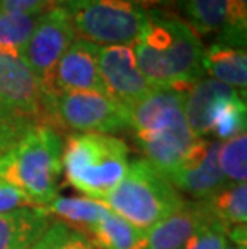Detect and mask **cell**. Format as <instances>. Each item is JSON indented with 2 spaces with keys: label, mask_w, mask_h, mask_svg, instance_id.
<instances>
[{
  "label": "cell",
  "mask_w": 247,
  "mask_h": 249,
  "mask_svg": "<svg viewBox=\"0 0 247 249\" xmlns=\"http://www.w3.org/2000/svg\"><path fill=\"white\" fill-rule=\"evenodd\" d=\"M132 49L152 89L188 92L206 74L201 37L185 19L164 10H148L146 26Z\"/></svg>",
  "instance_id": "cell-1"
},
{
  "label": "cell",
  "mask_w": 247,
  "mask_h": 249,
  "mask_svg": "<svg viewBox=\"0 0 247 249\" xmlns=\"http://www.w3.org/2000/svg\"><path fill=\"white\" fill-rule=\"evenodd\" d=\"M185 93L156 89L130 107L132 137L146 160L169 178L190 155L198 137L185 118Z\"/></svg>",
  "instance_id": "cell-2"
},
{
  "label": "cell",
  "mask_w": 247,
  "mask_h": 249,
  "mask_svg": "<svg viewBox=\"0 0 247 249\" xmlns=\"http://www.w3.org/2000/svg\"><path fill=\"white\" fill-rule=\"evenodd\" d=\"M63 140L53 127L35 124L0 156V180L24 193L37 208L58 196Z\"/></svg>",
  "instance_id": "cell-3"
},
{
  "label": "cell",
  "mask_w": 247,
  "mask_h": 249,
  "mask_svg": "<svg viewBox=\"0 0 247 249\" xmlns=\"http://www.w3.org/2000/svg\"><path fill=\"white\" fill-rule=\"evenodd\" d=\"M129 146L108 134H69L63 143L66 180L90 199L104 201L129 169Z\"/></svg>",
  "instance_id": "cell-4"
},
{
  "label": "cell",
  "mask_w": 247,
  "mask_h": 249,
  "mask_svg": "<svg viewBox=\"0 0 247 249\" xmlns=\"http://www.w3.org/2000/svg\"><path fill=\"white\" fill-rule=\"evenodd\" d=\"M111 213L140 230H149L185 203L165 176L140 158L129 164L115 190L101 201Z\"/></svg>",
  "instance_id": "cell-5"
},
{
  "label": "cell",
  "mask_w": 247,
  "mask_h": 249,
  "mask_svg": "<svg viewBox=\"0 0 247 249\" xmlns=\"http://www.w3.org/2000/svg\"><path fill=\"white\" fill-rule=\"evenodd\" d=\"M61 7L77 39L98 47L133 45L148 21V10L132 0H66Z\"/></svg>",
  "instance_id": "cell-6"
},
{
  "label": "cell",
  "mask_w": 247,
  "mask_h": 249,
  "mask_svg": "<svg viewBox=\"0 0 247 249\" xmlns=\"http://www.w3.org/2000/svg\"><path fill=\"white\" fill-rule=\"evenodd\" d=\"M44 125L69 134L111 135L129 130V109L101 92H45Z\"/></svg>",
  "instance_id": "cell-7"
},
{
  "label": "cell",
  "mask_w": 247,
  "mask_h": 249,
  "mask_svg": "<svg viewBox=\"0 0 247 249\" xmlns=\"http://www.w3.org/2000/svg\"><path fill=\"white\" fill-rule=\"evenodd\" d=\"M74 40L76 34L71 19L66 10L58 5L40 15L21 53V60L44 82Z\"/></svg>",
  "instance_id": "cell-8"
},
{
  "label": "cell",
  "mask_w": 247,
  "mask_h": 249,
  "mask_svg": "<svg viewBox=\"0 0 247 249\" xmlns=\"http://www.w3.org/2000/svg\"><path fill=\"white\" fill-rule=\"evenodd\" d=\"M99 47L76 39L44 81L47 93L101 92L106 93L98 71Z\"/></svg>",
  "instance_id": "cell-9"
},
{
  "label": "cell",
  "mask_w": 247,
  "mask_h": 249,
  "mask_svg": "<svg viewBox=\"0 0 247 249\" xmlns=\"http://www.w3.org/2000/svg\"><path fill=\"white\" fill-rule=\"evenodd\" d=\"M0 100L21 118L44 124V82L21 58L0 55Z\"/></svg>",
  "instance_id": "cell-10"
},
{
  "label": "cell",
  "mask_w": 247,
  "mask_h": 249,
  "mask_svg": "<svg viewBox=\"0 0 247 249\" xmlns=\"http://www.w3.org/2000/svg\"><path fill=\"white\" fill-rule=\"evenodd\" d=\"M218 142L198 139L181 166L169 177L170 183L196 201L207 199L228 187L230 182L218 164Z\"/></svg>",
  "instance_id": "cell-11"
},
{
  "label": "cell",
  "mask_w": 247,
  "mask_h": 249,
  "mask_svg": "<svg viewBox=\"0 0 247 249\" xmlns=\"http://www.w3.org/2000/svg\"><path fill=\"white\" fill-rule=\"evenodd\" d=\"M98 71L106 93L125 107L138 102L152 90L136 66L132 45L99 47Z\"/></svg>",
  "instance_id": "cell-12"
},
{
  "label": "cell",
  "mask_w": 247,
  "mask_h": 249,
  "mask_svg": "<svg viewBox=\"0 0 247 249\" xmlns=\"http://www.w3.org/2000/svg\"><path fill=\"white\" fill-rule=\"evenodd\" d=\"M217 224L206 201H185L177 211L145 231V249H181L194 231Z\"/></svg>",
  "instance_id": "cell-13"
},
{
  "label": "cell",
  "mask_w": 247,
  "mask_h": 249,
  "mask_svg": "<svg viewBox=\"0 0 247 249\" xmlns=\"http://www.w3.org/2000/svg\"><path fill=\"white\" fill-rule=\"evenodd\" d=\"M50 227L44 208H21L0 214V249H33Z\"/></svg>",
  "instance_id": "cell-14"
},
{
  "label": "cell",
  "mask_w": 247,
  "mask_h": 249,
  "mask_svg": "<svg viewBox=\"0 0 247 249\" xmlns=\"http://www.w3.org/2000/svg\"><path fill=\"white\" fill-rule=\"evenodd\" d=\"M236 89L228 87L215 79H201L185 93V118L198 139L210 135V123L220 100L228 97Z\"/></svg>",
  "instance_id": "cell-15"
},
{
  "label": "cell",
  "mask_w": 247,
  "mask_h": 249,
  "mask_svg": "<svg viewBox=\"0 0 247 249\" xmlns=\"http://www.w3.org/2000/svg\"><path fill=\"white\" fill-rule=\"evenodd\" d=\"M204 72H207L210 79H215L225 86L246 92V50L222 44V42H215L207 50H204Z\"/></svg>",
  "instance_id": "cell-16"
},
{
  "label": "cell",
  "mask_w": 247,
  "mask_h": 249,
  "mask_svg": "<svg viewBox=\"0 0 247 249\" xmlns=\"http://www.w3.org/2000/svg\"><path fill=\"white\" fill-rule=\"evenodd\" d=\"M44 209L50 217H56V222H61L69 229L83 233L85 236H88L90 230L109 211L97 199L67 198V196H56Z\"/></svg>",
  "instance_id": "cell-17"
},
{
  "label": "cell",
  "mask_w": 247,
  "mask_h": 249,
  "mask_svg": "<svg viewBox=\"0 0 247 249\" xmlns=\"http://www.w3.org/2000/svg\"><path fill=\"white\" fill-rule=\"evenodd\" d=\"M99 249H145V231L108 211L88 233Z\"/></svg>",
  "instance_id": "cell-18"
},
{
  "label": "cell",
  "mask_w": 247,
  "mask_h": 249,
  "mask_svg": "<svg viewBox=\"0 0 247 249\" xmlns=\"http://www.w3.org/2000/svg\"><path fill=\"white\" fill-rule=\"evenodd\" d=\"M210 215L225 230L234 225H244L247 222V185L230 183L218 193L204 199Z\"/></svg>",
  "instance_id": "cell-19"
},
{
  "label": "cell",
  "mask_w": 247,
  "mask_h": 249,
  "mask_svg": "<svg viewBox=\"0 0 247 249\" xmlns=\"http://www.w3.org/2000/svg\"><path fill=\"white\" fill-rule=\"evenodd\" d=\"M186 23L199 34H220L228 23L230 0H178Z\"/></svg>",
  "instance_id": "cell-20"
},
{
  "label": "cell",
  "mask_w": 247,
  "mask_h": 249,
  "mask_svg": "<svg viewBox=\"0 0 247 249\" xmlns=\"http://www.w3.org/2000/svg\"><path fill=\"white\" fill-rule=\"evenodd\" d=\"M246 92L234 90L220 100L210 123V135L220 140H230L246 132Z\"/></svg>",
  "instance_id": "cell-21"
},
{
  "label": "cell",
  "mask_w": 247,
  "mask_h": 249,
  "mask_svg": "<svg viewBox=\"0 0 247 249\" xmlns=\"http://www.w3.org/2000/svg\"><path fill=\"white\" fill-rule=\"evenodd\" d=\"M40 15L0 12V55L21 58Z\"/></svg>",
  "instance_id": "cell-22"
},
{
  "label": "cell",
  "mask_w": 247,
  "mask_h": 249,
  "mask_svg": "<svg viewBox=\"0 0 247 249\" xmlns=\"http://www.w3.org/2000/svg\"><path fill=\"white\" fill-rule=\"evenodd\" d=\"M218 164L230 183H246L247 177V135L239 134L220 143Z\"/></svg>",
  "instance_id": "cell-23"
},
{
  "label": "cell",
  "mask_w": 247,
  "mask_h": 249,
  "mask_svg": "<svg viewBox=\"0 0 247 249\" xmlns=\"http://www.w3.org/2000/svg\"><path fill=\"white\" fill-rule=\"evenodd\" d=\"M33 249H99L90 238L81 231L66 227L61 222H53L35 243Z\"/></svg>",
  "instance_id": "cell-24"
},
{
  "label": "cell",
  "mask_w": 247,
  "mask_h": 249,
  "mask_svg": "<svg viewBox=\"0 0 247 249\" xmlns=\"http://www.w3.org/2000/svg\"><path fill=\"white\" fill-rule=\"evenodd\" d=\"M227 230L218 224H209L194 231L181 249H225L228 246Z\"/></svg>",
  "instance_id": "cell-25"
},
{
  "label": "cell",
  "mask_w": 247,
  "mask_h": 249,
  "mask_svg": "<svg viewBox=\"0 0 247 249\" xmlns=\"http://www.w3.org/2000/svg\"><path fill=\"white\" fill-rule=\"evenodd\" d=\"M61 3L63 0H0V12L42 15Z\"/></svg>",
  "instance_id": "cell-26"
},
{
  "label": "cell",
  "mask_w": 247,
  "mask_h": 249,
  "mask_svg": "<svg viewBox=\"0 0 247 249\" xmlns=\"http://www.w3.org/2000/svg\"><path fill=\"white\" fill-rule=\"evenodd\" d=\"M33 125L35 124L26 119H0V156L5 155Z\"/></svg>",
  "instance_id": "cell-27"
},
{
  "label": "cell",
  "mask_w": 247,
  "mask_h": 249,
  "mask_svg": "<svg viewBox=\"0 0 247 249\" xmlns=\"http://www.w3.org/2000/svg\"><path fill=\"white\" fill-rule=\"evenodd\" d=\"M21 208H37V206L24 193H21L18 188L0 180V214Z\"/></svg>",
  "instance_id": "cell-28"
},
{
  "label": "cell",
  "mask_w": 247,
  "mask_h": 249,
  "mask_svg": "<svg viewBox=\"0 0 247 249\" xmlns=\"http://www.w3.org/2000/svg\"><path fill=\"white\" fill-rule=\"evenodd\" d=\"M227 235H228V240L234 243L233 246L244 248V249L247 248V227H246V224L231 227Z\"/></svg>",
  "instance_id": "cell-29"
},
{
  "label": "cell",
  "mask_w": 247,
  "mask_h": 249,
  "mask_svg": "<svg viewBox=\"0 0 247 249\" xmlns=\"http://www.w3.org/2000/svg\"><path fill=\"white\" fill-rule=\"evenodd\" d=\"M133 3L140 5L141 8H157V10H162V8H169L172 7L177 0H132Z\"/></svg>",
  "instance_id": "cell-30"
},
{
  "label": "cell",
  "mask_w": 247,
  "mask_h": 249,
  "mask_svg": "<svg viewBox=\"0 0 247 249\" xmlns=\"http://www.w3.org/2000/svg\"><path fill=\"white\" fill-rule=\"evenodd\" d=\"M0 119H24V118H21V116H18L15 111L10 109L7 105H5L2 100H0ZM26 121H29V119H26Z\"/></svg>",
  "instance_id": "cell-31"
},
{
  "label": "cell",
  "mask_w": 247,
  "mask_h": 249,
  "mask_svg": "<svg viewBox=\"0 0 247 249\" xmlns=\"http://www.w3.org/2000/svg\"><path fill=\"white\" fill-rule=\"evenodd\" d=\"M225 249H244V248H238V246H227Z\"/></svg>",
  "instance_id": "cell-32"
},
{
  "label": "cell",
  "mask_w": 247,
  "mask_h": 249,
  "mask_svg": "<svg viewBox=\"0 0 247 249\" xmlns=\"http://www.w3.org/2000/svg\"><path fill=\"white\" fill-rule=\"evenodd\" d=\"M65 2H66V0H63V3H65Z\"/></svg>",
  "instance_id": "cell-33"
}]
</instances>
